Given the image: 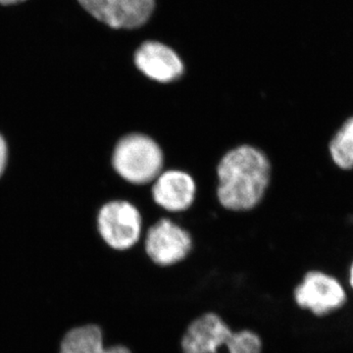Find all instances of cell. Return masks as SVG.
I'll list each match as a JSON object with an SVG mask.
<instances>
[{"mask_svg": "<svg viewBox=\"0 0 353 353\" xmlns=\"http://www.w3.org/2000/svg\"><path fill=\"white\" fill-rule=\"evenodd\" d=\"M141 213L126 201L105 202L97 215V234L114 250H126L138 243L141 234Z\"/></svg>", "mask_w": 353, "mask_h": 353, "instance_id": "obj_4", "label": "cell"}, {"mask_svg": "<svg viewBox=\"0 0 353 353\" xmlns=\"http://www.w3.org/2000/svg\"><path fill=\"white\" fill-rule=\"evenodd\" d=\"M25 0H0V4L2 6H13V4L21 3L24 2Z\"/></svg>", "mask_w": 353, "mask_h": 353, "instance_id": "obj_13", "label": "cell"}, {"mask_svg": "<svg viewBox=\"0 0 353 353\" xmlns=\"http://www.w3.org/2000/svg\"><path fill=\"white\" fill-rule=\"evenodd\" d=\"M217 174L220 203L229 210H250L259 203L268 188L270 162L261 150L241 145L224 155Z\"/></svg>", "mask_w": 353, "mask_h": 353, "instance_id": "obj_1", "label": "cell"}, {"mask_svg": "<svg viewBox=\"0 0 353 353\" xmlns=\"http://www.w3.org/2000/svg\"><path fill=\"white\" fill-rule=\"evenodd\" d=\"M134 63L141 73L159 83H170L182 76L183 65L178 54L164 44L148 41L137 50Z\"/></svg>", "mask_w": 353, "mask_h": 353, "instance_id": "obj_8", "label": "cell"}, {"mask_svg": "<svg viewBox=\"0 0 353 353\" xmlns=\"http://www.w3.org/2000/svg\"><path fill=\"white\" fill-rule=\"evenodd\" d=\"M99 22L113 29H134L150 19L154 0H78Z\"/></svg>", "mask_w": 353, "mask_h": 353, "instance_id": "obj_6", "label": "cell"}, {"mask_svg": "<svg viewBox=\"0 0 353 353\" xmlns=\"http://www.w3.org/2000/svg\"><path fill=\"white\" fill-rule=\"evenodd\" d=\"M350 285L353 289V262L350 269Z\"/></svg>", "mask_w": 353, "mask_h": 353, "instance_id": "obj_14", "label": "cell"}, {"mask_svg": "<svg viewBox=\"0 0 353 353\" xmlns=\"http://www.w3.org/2000/svg\"><path fill=\"white\" fill-rule=\"evenodd\" d=\"M192 245L190 234L169 219L158 221L146 234L145 252L160 266H170L185 259Z\"/></svg>", "mask_w": 353, "mask_h": 353, "instance_id": "obj_7", "label": "cell"}, {"mask_svg": "<svg viewBox=\"0 0 353 353\" xmlns=\"http://www.w3.org/2000/svg\"><path fill=\"white\" fill-rule=\"evenodd\" d=\"M196 194V185L192 176L185 172L169 170L155 179L152 196L158 205L171 212L187 210Z\"/></svg>", "mask_w": 353, "mask_h": 353, "instance_id": "obj_9", "label": "cell"}, {"mask_svg": "<svg viewBox=\"0 0 353 353\" xmlns=\"http://www.w3.org/2000/svg\"><path fill=\"white\" fill-rule=\"evenodd\" d=\"M57 353H132L124 345L105 347L103 332L94 323L72 327L65 332Z\"/></svg>", "mask_w": 353, "mask_h": 353, "instance_id": "obj_10", "label": "cell"}, {"mask_svg": "<svg viewBox=\"0 0 353 353\" xmlns=\"http://www.w3.org/2000/svg\"><path fill=\"white\" fill-rule=\"evenodd\" d=\"M332 161L343 171L353 169V116L343 123L329 143Z\"/></svg>", "mask_w": 353, "mask_h": 353, "instance_id": "obj_11", "label": "cell"}, {"mask_svg": "<svg viewBox=\"0 0 353 353\" xmlns=\"http://www.w3.org/2000/svg\"><path fill=\"white\" fill-rule=\"evenodd\" d=\"M9 159V148L6 138L0 134V179L3 176Z\"/></svg>", "mask_w": 353, "mask_h": 353, "instance_id": "obj_12", "label": "cell"}, {"mask_svg": "<svg viewBox=\"0 0 353 353\" xmlns=\"http://www.w3.org/2000/svg\"><path fill=\"white\" fill-rule=\"evenodd\" d=\"M164 158L157 141L143 134L123 137L114 146L111 164L116 173L132 183L152 182L161 174Z\"/></svg>", "mask_w": 353, "mask_h": 353, "instance_id": "obj_3", "label": "cell"}, {"mask_svg": "<svg viewBox=\"0 0 353 353\" xmlns=\"http://www.w3.org/2000/svg\"><path fill=\"white\" fill-rule=\"evenodd\" d=\"M222 347L229 353H261L262 341L252 331H232L214 313L197 318L183 336V353H218Z\"/></svg>", "mask_w": 353, "mask_h": 353, "instance_id": "obj_2", "label": "cell"}, {"mask_svg": "<svg viewBox=\"0 0 353 353\" xmlns=\"http://www.w3.org/2000/svg\"><path fill=\"white\" fill-rule=\"evenodd\" d=\"M294 301L312 314L323 317L336 312L347 303V296L340 281L328 273L309 271L294 292Z\"/></svg>", "mask_w": 353, "mask_h": 353, "instance_id": "obj_5", "label": "cell"}]
</instances>
